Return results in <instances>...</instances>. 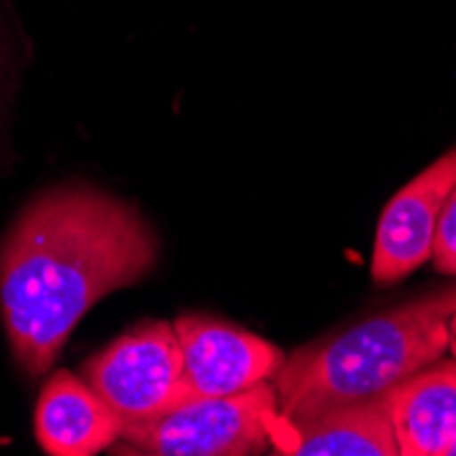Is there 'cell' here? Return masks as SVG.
I'll list each match as a JSON object with an SVG mask.
<instances>
[{"mask_svg":"<svg viewBox=\"0 0 456 456\" xmlns=\"http://www.w3.org/2000/svg\"><path fill=\"white\" fill-rule=\"evenodd\" d=\"M156 260V230L134 205L94 186L33 197L0 243V317L20 369L45 375L77 322Z\"/></svg>","mask_w":456,"mask_h":456,"instance_id":"6da1fadb","label":"cell"},{"mask_svg":"<svg viewBox=\"0 0 456 456\" xmlns=\"http://www.w3.org/2000/svg\"><path fill=\"white\" fill-rule=\"evenodd\" d=\"M456 287L369 317L339 337L287 355L273 375L279 412L301 424L330 407L383 396L448 350Z\"/></svg>","mask_w":456,"mask_h":456,"instance_id":"7a4b0ae2","label":"cell"},{"mask_svg":"<svg viewBox=\"0 0 456 456\" xmlns=\"http://www.w3.org/2000/svg\"><path fill=\"white\" fill-rule=\"evenodd\" d=\"M279 396L265 380L240 394L189 399L164 416L123 427L118 453L151 456H255L273 448Z\"/></svg>","mask_w":456,"mask_h":456,"instance_id":"3957f363","label":"cell"},{"mask_svg":"<svg viewBox=\"0 0 456 456\" xmlns=\"http://www.w3.org/2000/svg\"><path fill=\"white\" fill-rule=\"evenodd\" d=\"M181 369L175 328L145 320L91 355L79 366V378L129 427L159 419L183 402Z\"/></svg>","mask_w":456,"mask_h":456,"instance_id":"277c9868","label":"cell"},{"mask_svg":"<svg viewBox=\"0 0 456 456\" xmlns=\"http://www.w3.org/2000/svg\"><path fill=\"white\" fill-rule=\"evenodd\" d=\"M173 328L181 345L183 402L240 394L273 380L284 363V353L271 342L214 317L181 314Z\"/></svg>","mask_w":456,"mask_h":456,"instance_id":"5b68a950","label":"cell"},{"mask_svg":"<svg viewBox=\"0 0 456 456\" xmlns=\"http://www.w3.org/2000/svg\"><path fill=\"white\" fill-rule=\"evenodd\" d=\"M453 183L456 148L432 161L386 205L369 265L378 284H396L432 257L437 219Z\"/></svg>","mask_w":456,"mask_h":456,"instance_id":"8992f818","label":"cell"},{"mask_svg":"<svg viewBox=\"0 0 456 456\" xmlns=\"http://www.w3.org/2000/svg\"><path fill=\"white\" fill-rule=\"evenodd\" d=\"M123 435L118 412L69 369L45 383L36 407V440L53 456H94Z\"/></svg>","mask_w":456,"mask_h":456,"instance_id":"52a82bcc","label":"cell"},{"mask_svg":"<svg viewBox=\"0 0 456 456\" xmlns=\"http://www.w3.org/2000/svg\"><path fill=\"white\" fill-rule=\"evenodd\" d=\"M399 456H445L456 440V361L437 358L383 394Z\"/></svg>","mask_w":456,"mask_h":456,"instance_id":"ba28073f","label":"cell"},{"mask_svg":"<svg viewBox=\"0 0 456 456\" xmlns=\"http://www.w3.org/2000/svg\"><path fill=\"white\" fill-rule=\"evenodd\" d=\"M273 451L293 456H399L383 396L330 407L301 424H287L279 412Z\"/></svg>","mask_w":456,"mask_h":456,"instance_id":"9c48e42d","label":"cell"},{"mask_svg":"<svg viewBox=\"0 0 456 456\" xmlns=\"http://www.w3.org/2000/svg\"><path fill=\"white\" fill-rule=\"evenodd\" d=\"M432 260H435V268L440 273L456 276V183L448 191V197L443 202V211H440V219H437Z\"/></svg>","mask_w":456,"mask_h":456,"instance_id":"30bf717a","label":"cell"},{"mask_svg":"<svg viewBox=\"0 0 456 456\" xmlns=\"http://www.w3.org/2000/svg\"><path fill=\"white\" fill-rule=\"evenodd\" d=\"M448 347H451L453 361H456V312H453L451 320H448Z\"/></svg>","mask_w":456,"mask_h":456,"instance_id":"8fae6325","label":"cell"},{"mask_svg":"<svg viewBox=\"0 0 456 456\" xmlns=\"http://www.w3.org/2000/svg\"><path fill=\"white\" fill-rule=\"evenodd\" d=\"M445 456H456V440H453V443L448 445V451H445Z\"/></svg>","mask_w":456,"mask_h":456,"instance_id":"7c38bea8","label":"cell"}]
</instances>
